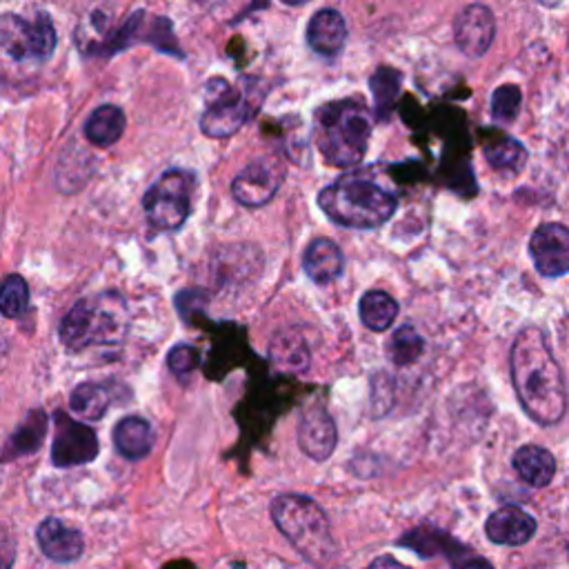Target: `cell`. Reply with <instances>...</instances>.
<instances>
[{
    "mask_svg": "<svg viewBox=\"0 0 569 569\" xmlns=\"http://www.w3.org/2000/svg\"><path fill=\"white\" fill-rule=\"evenodd\" d=\"M307 42L325 59L338 57L347 42V23L336 10H321L307 25Z\"/></svg>",
    "mask_w": 569,
    "mask_h": 569,
    "instance_id": "cell-16",
    "label": "cell"
},
{
    "mask_svg": "<svg viewBox=\"0 0 569 569\" xmlns=\"http://www.w3.org/2000/svg\"><path fill=\"white\" fill-rule=\"evenodd\" d=\"M270 358L283 374H305L312 363L305 338L296 332H281L270 345Z\"/></svg>",
    "mask_w": 569,
    "mask_h": 569,
    "instance_id": "cell-21",
    "label": "cell"
},
{
    "mask_svg": "<svg viewBox=\"0 0 569 569\" xmlns=\"http://www.w3.org/2000/svg\"><path fill=\"white\" fill-rule=\"evenodd\" d=\"M372 116L356 98L334 100L317 112V145L334 168H351L366 159Z\"/></svg>",
    "mask_w": 569,
    "mask_h": 569,
    "instance_id": "cell-4",
    "label": "cell"
},
{
    "mask_svg": "<svg viewBox=\"0 0 569 569\" xmlns=\"http://www.w3.org/2000/svg\"><path fill=\"white\" fill-rule=\"evenodd\" d=\"M283 183V168L274 159L251 161L234 181L232 196L245 207L268 205Z\"/></svg>",
    "mask_w": 569,
    "mask_h": 569,
    "instance_id": "cell-10",
    "label": "cell"
},
{
    "mask_svg": "<svg viewBox=\"0 0 569 569\" xmlns=\"http://www.w3.org/2000/svg\"><path fill=\"white\" fill-rule=\"evenodd\" d=\"M387 349H389V356H392L394 363L405 368V366L417 363V360L421 358V354L425 349V341L419 336V332L413 330L411 325H405L392 336Z\"/></svg>",
    "mask_w": 569,
    "mask_h": 569,
    "instance_id": "cell-28",
    "label": "cell"
},
{
    "mask_svg": "<svg viewBox=\"0 0 569 569\" xmlns=\"http://www.w3.org/2000/svg\"><path fill=\"white\" fill-rule=\"evenodd\" d=\"M530 256L545 279L569 274V230L560 223L541 225L530 238Z\"/></svg>",
    "mask_w": 569,
    "mask_h": 569,
    "instance_id": "cell-12",
    "label": "cell"
},
{
    "mask_svg": "<svg viewBox=\"0 0 569 569\" xmlns=\"http://www.w3.org/2000/svg\"><path fill=\"white\" fill-rule=\"evenodd\" d=\"M127 327V300L116 292H108L81 298L63 317L59 336L70 351H85L96 345H121Z\"/></svg>",
    "mask_w": 569,
    "mask_h": 569,
    "instance_id": "cell-3",
    "label": "cell"
},
{
    "mask_svg": "<svg viewBox=\"0 0 569 569\" xmlns=\"http://www.w3.org/2000/svg\"><path fill=\"white\" fill-rule=\"evenodd\" d=\"M521 102H523V94L519 87L500 85L492 94V119L503 125L514 123L521 112Z\"/></svg>",
    "mask_w": 569,
    "mask_h": 569,
    "instance_id": "cell-29",
    "label": "cell"
},
{
    "mask_svg": "<svg viewBox=\"0 0 569 569\" xmlns=\"http://www.w3.org/2000/svg\"><path fill=\"white\" fill-rule=\"evenodd\" d=\"M496 36V18L485 5H468L454 18V40L462 54L481 59Z\"/></svg>",
    "mask_w": 569,
    "mask_h": 569,
    "instance_id": "cell-13",
    "label": "cell"
},
{
    "mask_svg": "<svg viewBox=\"0 0 569 569\" xmlns=\"http://www.w3.org/2000/svg\"><path fill=\"white\" fill-rule=\"evenodd\" d=\"M196 176L187 170H168L143 196L147 221L159 232H176L191 214Z\"/></svg>",
    "mask_w": 569,
    "mask_h": 569,
    "instance_id": "cell-8",
    "label": "cell"
},
{
    "mask_svg": "<svg viewBox=\"0 0 569 569\" xmlns=\"http://www.w3.org/2000/svg\"><path fill=\"white\" fill-rule=\"evenodd\" d=\"M14 556H16L14 539L10 536V532L0 528V569H12Z\"/></svg>",
    "mask_w": 569,
    "mask_h": 569,
    "instance_id": "cell-32",
    "label": "cell"
},
{
    "mask_svg": "<svg viewBox=\"0 0 569 569\" xmlns=\"http://www.w3.org/2000/svg\"><path fill=\"white\" fill-rule=\"evenodd\" d=\"M514 470L530 487H547L556 474L552 452L539 445H525L514 454Z\"/></svg>",
    "mask_w": 569,
    "mask_h": 569,
    "instance_id": "cell-19",
    "label": "cell"
},
{
    "mask_svg": "<svg viewBox=\"0 0 569 569\" xmlns=\"http://www.w3.org/2000/svg\"><path fill=\"white\" fill-rule=\"evenodd\" d=\"M398 87H400V74L392 67H381L374 78H372V89L376 96V106H379V116H383V110L389 112L394 100L398 96Z\"/></svg>",
    "mask_w": 569,
    "mask_h": 569,
    "instance_id": "cell-30",
    "label": "cell"
},
{
    "mask_svg": "<svg viewBox=\"0 0 569 569\" xmlns=\"http://www.w3.org/2000/svg\"><path fill=\"white\" fill-rule=\"evenodd\" d=\"M198 351L191 345H176L168 356V366L176 376H187L198 368Z\"/></svg>",
    "mask_w": 569,
    "mask_h": 569,
    "instance_id": "cell-31",
    "label": "cell"
},
{
    "mask_svg": "<svg viewBox=\"0 0 569 569\" xmlns=\"http://www.w3.org/2000/svg\"><path fill=\"white\" fill-rule=\"evenodd\" d=\"M509 370L516 396L528 417L543 428L560 423L567 411V385L541 327L530 325L516 334Z\"/></svg>",
    "mask_w": 569,
    "mask_h": 569,
    "instance_id": "cell-1",
    "label": "cell"
},
{
    "mask_svg": "<svg viewBox=\"0 0 569 569\" xmlns=\"http://www.w3.org/2000/svg\"><path fill=\"white\" fill-rule=\"evenodd\" d=\"M29 309V285L23 276L12 274L0 285V314L5 319H21Z\"/></svg>",
    "mask_w": 569,
    "mask_h": 569,
    "instance_id": "cell-27",
    "label": "cell"
},
{
    "mask_svg": "<svg viewBox=\"0 0 569 569\" xmlns=\"http://www.w3.org/2000/svg\"><path fill=\"white\" fill-rule=\"evenodd\" d=\"M358 314H360V321H363V325L368 330L385 332L394 325V321L398 317V302L387 292L372 289L363 298H360Z\"/></svg>",
    "mask_w": 569,
    "mask_h": 569,
    "instance_id": "cell-24",
    "label": "cell"
},
{
    "mask_svg": "<svg viewBox=\"0 0 569 569\" xmlns=\"http://www.w3.org/2000/svg\"><path fill=\"white\" fill-rule=\"evenodd\" d=\"M207 110L200 129L210 138L234 136L261 106L256 89H234L225 78H212L205 85Z\"/></svg>",
    "mask_w": 569,
    "mask_h": 569,
    "instance_id": "cell-7",
    "label": "cell"
},
{
    "mask_svg": "<svg viewBox=\"0 0 569 569\" xmlns=\"http://www.w3.org/2000/svg\"><path fill=\"white\" fill-rule=\"evenodd\" d=\"M338 445V430L323 403L307 405L298 421V447L317 462L327 460Z\"/></svg>",
    "mask_w": 569,
    "mask_h": 569,
    "instance_id": "cell-11",
    "label": "cell"
},
{
    "mask_svg": "<svg viewBox=\"0 0 569 569\" xmlns=\"http://www.w3.org/2000/svg\"><path fill=\"white\" fill-rule=\"evenodd\" d=\"M485 157L492 170L505 174H519L525 168L528 151L525 147L514 138H500L485 149Z\"/></svg>",
    "mask_w": 569,
    "mask_h": 569,
    "instance_id": "cell-26",
    "label": "cell"
},
{
    "mask_svg": "<svg viewBox=\"0 0 569 569\" xmlns=\"http://www.w3.org/2000/svg\"><path fill=\"white\" fill-rule=\"evenodd\" d=\"M116 392L112 383H83L70 396V407L85 421H100L114 403Z\"/></svg>",
    "mask_w": 569,
    "mask_h": 569,
    "instance_id": "cell-22",
    "label": "cell"
},
{
    "mask_svg": "<svg viewBox=\"0 0 569 569\" xmlns=\"http://www.w3.org/2000/svg\"><path fill=\"white\" fill-rule=\"evenodd\" d=\"M366 569H411L407 565H403L400 560L392 558V556H379L376 560H372Z\"/></svg>",
    "mask_w": 569,
    "mask_h": 569,
    "instance_id": "cell-34",
    "label": "cell"
},
{
    "mask_svg": "<svg viewBox=\"0 0 569 569\" xmlns=\"http://www.w3.org/2000/svg\"><path fill=\"white\" fill-rule=\"evenodd\" d=\"M153 441H157V434H153L151 423L143 417H125L114 428V445L127 460H143L149 456Z\"/></svg>",
    "mask_w": 569,
    "mask_h": 569,
    "instance_id": "cell-20",
    "label": "cell"
},
{
    "mask_svg": "<svg viewBox=\"0 0 569 569\" xmlns=\"http://www.w3.org/2000/svg\"><path fill=\"white\" fill-rule=\"evenodd\" d=\"M398 545L409 547L417 554L430 558L434 554H452V552H465L462 545H458V541H454L452 536H447L441 530L434 528H417L411 530L407 536H403L398 541Z\"/></svg>",
    "mask_w": 569,
    "mask_h": 569,
    "instance_id": "cell-25",
    "label": "cell"
},
{
    "mask_svg": "<svg viewBox=\"0 0 569 569\" xmlns=\"http://www.w3.org/2000/svg\"><path fill=\"white\" fill-rule=\"evenodd\" d=\"M59 36L47 12L23 18L18 14H0V76L23 81L45 65L57 51Z\"/></svg>",
    "mask_w": 569,
    "mask_h": 569,
    "instance_id": "cell-2",
    "label": "cell"
},
{
    "mask_svg": "<svg viewBox=\"0 0 569 569\" xmlns=\"http://www.w3.org/2000/svg\"><path fill=\"white\" fill-rule=\"evenodd\" d=\"M396 198L372 181L345 176L319 194V207L341 227L376 230L396 212Z\"/></svg>",
    "mask_w": 569,
    "mask_h": 569,
    "instance_id": "cell-6",
    "label": "cell"
},
{
    "mask_svg": "<svg viewBox=\"0 0 569 569\" xmlns=\"http://www.w3.org/2000/svg\"><path fill=\"white\" fill-rule=\"evenodd\" d=\"M54 428L57 434L54 445H51V462H54L57 468H81V465L96 460L100 445L96 432L89 425L74 421L65 411H57Z\"/></svg>",
    "mask_w": 569,
    "mask_h": 569,
    "instance_id": "cell-9",
    "label": "cell"
},
{
    "mask_svg": "<svg viewBox=\"0 0 569 569\" xmlns=\"http://www.w3.org/2000/svg\"><path fill=\"white\" fill-rule=\"evenodd\" d=\"M36 539L40 552L54 562H72L83 556L85 539L76 528H70L61 519H45L38 530Z\"/></svg>",
    "mask_w": 569,
    "mask_h": 569,
    "instance_id": "cell-15",
    "label": "cell"
},
{
    "mask_svg": "<svg viewBox=\"0 0 569 569\" xmlns=\"http://www.w3.org/2000/svg\"><path fill=\"white\" fill-rule=\"evenodd\" d=\"M539 525L532 514H528L521 507H500L494 511L487 523H485V534L492 543L496 545H509L519 547L525 545L534 539Z\"/></svg>",
    "mask_w": 569,
    "mask_h": 569,
    "instance_id": "cell-14",
    "label": "cell"
},
{
    "mask_svg": "<svg viewBox=\"0 0 569 569\" xmlns=\"http://www.w3.org/2000/svg\"><path fill=\"white\" fill-rule=\"evenodd\" d=\"M47 430H49V417L45 413V409L40 407L32 409L10 436L5 449L0 452V462H10L14 458H23L38 452L47 436Z\"/></svg>",
    "mask_w": 569,
    "mask_h": 569,
    "instance_id": "cell-18",
    "label": "cell"
},
{
    "mask_svg": "<svg viewBox=\"0 0 569 569\" xmlns=\"http://www.w3.org/2000/svg\"><path fill=\"white\" fill-rule=\"evenodd\" d=\"M456 569H496L490 560L481 558V556H470V558H458L454 562Z\"/></svg>",
    "mask_w": 569,
    "mask_h": 569,
    "instance_id": "cell-33",
    "label": "cell"
},
{
    "mask_svg": "<svg viewBox=\"0 0 569 569\" xmlns=\"http://www.w3.org/2000/svg\"><path fill=\"white\" fill-rule=\"evenodd\" d=\"M125 125L127 119L119 106H100L89 114L85 123V136L96 147H112L125 134Z\"/></svg>",
    "mask_w": 569,
    "mask_h": 569,
    "instance_id": "cell-23",
    "label": "cell"
},
{
    "mask_svg": "<svg viewBox=\"0 0 569 569\" xmlns=\"http://www.w3.org/2000/svg\"><path fill=\"white\" fill-rule=\"evenodd\" d=\"M345 258L341 247L330 238H317L307 245L302 256L305 274L319 285H327L336 281L343 272Z\"/></svg>",
    "mask_w": 569,
    "mask_h": 569,
    "instance_id": "cell-17",
    "label": "cell"
},
{
    "mask_svg": "<svg viewBox=\"0 0 569 569\" xmlns=\"http://www.w3.org/2000/svg\"><path fill=\"white\" fill-rule=\"evenodd\" d=\"M272 519L294 549L312 565L327 567L338 554L323 507L300 494H283L272 503Z\"/></svg>",
    "mask_w": 569,
    "mask_h": 569,
    "instance_id": "cell-5",
    "label": "cell"
}]
</instances>
